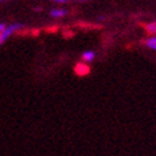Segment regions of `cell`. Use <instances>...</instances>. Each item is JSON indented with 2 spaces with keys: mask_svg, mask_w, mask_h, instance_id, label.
<instances>
[{
  "mask_svg": "<svg viewBox=\"0 0 156 156\" xmlns=\"http://www.w3.org/2000/svg\"><path fill=\"white\" fill-rule=\"evenodd\" d=\"M146 30H147L148 34L155 35V34H156V21L152 22V23H148V24L146 26Z\"/></svg>",
  "mask_w": 156,
  "mask_h": 156,
  "instance_id": "6",
  "label": "cell"
},
{
  "mask_svg": "<svg viewBox=\"0 0 156 156\" xmlns=\"http://www.w3.org/2000/svg\"><path fill=\"white\" fill-rule=\"evenodd\" d=\"M95 56H96V54H95V51H92V50L84 51V53L82 54V60H83L84 63H91V62H94V59H95Z\"/></svg>",
  "mask_w": 156,
  "mask_h": 156,
  "instance_id": "4",
  "label": "cell"
},
{
  "mask_svg": "<svg viewBox=\"0 0 156 156\" xmlns=\"http://www.w3.org/2000/svg\"><path fill=\"white\" fill-rule=\"evenodd\" d=\"M55 3H59V4H64V3H68L70 2V0H54Z\"/></svg>",
  "mask_w": 156,
  "mask_h": 156,
  "instance_id": "7",
  "label": "cell"
},
{
  "mask_svg": "<svg viewBox=\"0 0 156 156\" xmlns=\"http://www.w3.org/2000/svg\"><path fill=\"white\" fill-rule=\"evenodd\" d=\"M80 2H88V0H80Z\"/></svg>",
  "mask_w": 156,
  "mask_h": 156,
  "instance_id": "10",
  "label": "cell"
},
{
  "mask_svg": "<svg viewBox=\"0 0 156 156\" xmlns=\"http://www.w3.org/2000/svg\"><path fill=\"white\" fill-rule=\"evenodd\" d=\"M22 27H23V26H22L21 23H13V24L6 26V27H5L2 32H0V45H2L9 36H12L13 34H14V32L19 31Z\"/></svg>",
  "mask_w": 156,
  "mask_h": 156,
  "instance_id": "1",
  "label": "cell"
},
{
  "mask_svg": "<svg viewBox=\"0 0 156 156\" xmlns=\"http://www.w3.org/2000/svg\"><path fill=\"white\" fill-rule=\"evenodd\" d=\"M50 16L53 18H62L64 16H67V10L63 8H54V9H51Z\"/></svg>",
  "mask_w": 156,
  "mask_h": 156,
  "instance_id": "3",
  "label": "cell"
},
{
  "mask_svg": "<svg viewBox=\"0 0 156 156\" xmlns=\"http://www.w3.org/2000/svg\"><path fill=\"white\" fill-rule=\"evenodd\" d=\"M5 2H9V0H0V3H5Z\"/></svg>",
  "mask_w": 156,
  "mask_h": 156,
  "instance_id": "9",
  "label": "cell"
},
{
  "mask_svg": "<svg viewBox=\"0 0 156 156\" xmlns=\"http://www.w3.org/2000/svg\"><path fill=\"white\" fill-rule=\"evenodd\" d=\"M5 27H6V24H5V23H0V32H2Z\"/></svg>",
  "mask_w": 156,
  "mask_h": 156,
  "instance_id": "8",
  "label": "cell"
},
{
  "mask_svg": "<svg viewBox=\"0 0 156 156\" xmlns=\"http://www.w3.org/2000/svg\"><path fill=\"white\" fill-rule=\"evenodd\" d=\"M145 45H146L148 49L156 51V36H152V37H150V38H147L146 42H145Z\"/></svg>",
  "mask_w": 156,
  "mask_h": 156,
  "instance_id": "5",
  "label": "cell"
},
{
  "mask_svg": "<svg viewBox=\"0 0 156 156\" xmlns=\"http://www.w3.org/2000/svg\"><path fill=\"white\" fill-rule=\"evenodd\" d=\"M74 70H76V73H77L78 76H86V74H88V73H90V68H88L84 63L77 64Z\"/></svg>",
  "mask_w": 156,
  "mask_h": 156,
  "instance_id": "2",
  "label": "cell"
}]
</instances>
